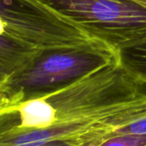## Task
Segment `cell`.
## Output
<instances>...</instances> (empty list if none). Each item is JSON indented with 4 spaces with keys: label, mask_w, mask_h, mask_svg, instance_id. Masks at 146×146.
<instances>
[{
    "label": "cell",
    "mask_w": 146,
    "mask_h": 146,
    "mask_svg": "<svg viewBox=\"0 0 146 146\" xmlns=\"http://www.w3.org/2000/svg\"><path fill=\"white\" fill-rule=\"evenodd\" d=\"M45 95L57 111L53 125L21 135L23 146L53 140L101 146L119 131L146 119V74L122 60L103 64Z\"/></svg>",
    "instance_id": "1"
},
{
    "label": "cell",
    "mask_w": 146,
    "mask_h": 146,
    "mask_svg": "<svg viewBox=\"0 0 146 146\" xmlns=\"http://www.w3.org/2000/svg\"><path fill=\"white\" fill-rule=\"evenodd\" d=\"M0 37L41 51L120 52L37 0H0Z\"/></svg>",
    "instance_id": "2"
},
{
    "label": "cell",
    "mask_w": 146,
    "mask_h": 146,
    "mask_svg": "<svg viewBox=\"0 0 146 146\" xmlns=\"http://www.w3.org/2000/svg\"><path fill=\"white\" fill-rule=\"evenodd\" d=\"M121 52L146 43V0H37Z\"/></svg>",
    "instance_id": "3"
},
{
    "label": "cell",
    "mask_w": 146,
    "mask_h": 146,
    "mask_svg": "<svg viewBox=\"0 0 146 146\" xmlns=\"http://www.w3.org/2000/svg\"><path fill=\"white\" fill-rule=\"evenodd\" d=\"M121 56L90 50L46 51L0 84V105L17 102L64 85Z\"/></svg>",
    "instance_id": "4"
},
{
    "label": "cell",
    "mask_w": 146,
    "mask_h": 146,
    "mask_svg": "<svg viewBox=\"0 0 146 146\" xmlns=\"http://www.w3.org/2000/svg\"><path fill=\"white\" fill-rule=\"evenodd\" d=\"M43 52L46 51L13 39L0 37V84Z\"/></svg>",
    "instance_id": "5"
},
{
    "label": "cell",
    "mask_w": 146,
    "mask_h": 146,
    "mask_svg": "<svg viewBox=\"0 0 146 146\" xmlns=\"http://www.w3.org/2000/svg\"><path fill=\"white\" fill-rule=\"evenodd\" d=\"M121 60L131 70L146 74V43L121 52Z\"/></svg>",
    "instance_id": "6"
},
{
    "label": "cell",
    "mask_w": 146,
    "mask_h": 146,
    "mask_svg": "<svg viewBox=\"0 0 146 146\" xmlns=\"http://www.w3.org/2000/svg\"><path fill=\"white\" fill-rule=\"evenodd\" d=\"M101 146H146V134H124L113 137Z\"/></svg>",
    "instance_id": "7"
}]
</instances>
